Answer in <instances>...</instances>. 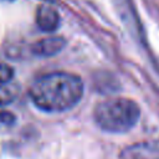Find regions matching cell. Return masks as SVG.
Segmentation results:
<instances>
[{"mask_svg":"<svg viewBox=\"0 0 159 159\" xmlns=\"http://www.w3.org/2000/svg\"><path fill=\"white\" fill-rule=\"evenodd\" d=\"M32 103L45 112H63L75 107L83 96L81 77L70 72H51L36 78L29 88Z\"/></svg>","mask_w":159,"mask_h":159,"instance_id":"6da1fadb","label":"cell"},{"mask_svg":"<svg viewBox=\"0 0 159 159\" xmlns=\"http://www.w3.org/2000/svg\"><path fill=\"white\" fill-rule=\"evenodd\" d=\"M5 1H12V0H5Z\"/></svg>","mask_w":159,"mask_h":159,"instance_id":"30bf717a","label":"cell"},{"mask_svg":"<svg viewBox=\"0 0 159 159\" xmlns=\"http://www.w3.org/2000/svg\"><path fill=\"white\" fill-rule=\"evenodd\" d=\"M16 120V117L7 111H0V125H11Z\"/></svg>","mask_w":159,"mask_h":159,"instance_id":"ba28073f","label":"cell"},{"mask_svg":"<svg viewBox=\"0 0 159 159\" xmlns=\"http://www.w3.org/2000/svg\"><path fill=\"white\" fill-rule=\"evenodd\" d=\"M36 24L40 30L53 32L60 26V15L51 5L46 2L41 4L36 10Z\"/></svg>","mask_w":159,"mask_h":159,"instance_id":"5b68a950","label":"cell"},{"mask_svg":"<svg viewBox=\"0 0 159 159\" xmlns=\"http://www.w3.org/2000/svg\"><path fill=\"white\" fill-rule=\"evenodd\" d=\"M19 94V87L12 83L0 84V107L7 106L16 99Z\"/></svg>","mask_w":159,"mask_h":159,"instance_id":"8992f818","label":"cell"},{"mask_svg":"<svg viewBox=\"0 0 159 159\" xmlns=\"http://www.w3.org/2000/svg\"><path fill=\"white\" fill-rule=\"evenodd\" d=\"M48 1H52V0H45V2H46V4H47Z\"/></svg>","mask_w":159,"mask_h":159,"instance_id":"9c48e42d","label":"cell"},{"mask_svg":"<svg viewBox=\"0 0 159 159\" xmlns=\"http://www.w3.org/2000/svg\"><path fill=\"white\" fill-rule=\"evenodd\" d=\"M93 114L101 129L109 133H124L137 124L140 108L133 99L113 97L98 103Z\"/></svg>","mask_w":159,"mask_h":159,"instance_id":"7a4b0ae2","label":"cell"},{"mask_svg":"<svg viewBox=\"0 0 159 159\" xmlns=\"http://www.w3.org/2000/svg\"><path fill=\"white\" fill-rule=\"evenodd\" d=\"M120 159H159V140L149 139L124 148Z\"/></svg>","mask_w":159,"mask_h":159,"instance_id":"3957f363","label":"cell"},{"mask_svg":"<svg viewBox=\"0 0 159 159\" xmlns=\"http://www.w3.org/2000/svg\"><path fill=\"white\" fill-rule=\"evenodd\" d=\"M14 77V70L6 63H0V84L11 82Z\"/></svg>","mask_w":159,"mask_h":159,"instance_id":"52a82bcc","label":"cell"},{"mask_svg":"<svg viewBox=\"0 0 159 159\" xmlns=\"http://www.w3.org/2000/svg\"><path fill=\"white\" fill-rule=\"evenodd\" d=\"M66 41L60 36L43 37L31 45V52L39 57H51L63 50Z\"/></svg>","mask_w":159,"mask_h":159,"instance_id":"277c9868","label":"cell"}]
</instances>
